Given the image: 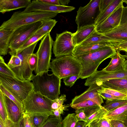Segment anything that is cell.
<instances>
[{
	"label": "cell",
	"mask_w": 127,
	"mask_h": 127,
	"mask_svg": "<svg viewBox=\"0 0 127 127\" xmlns=\"http://www.w3.org/2000/svg\"><path fill=\"white\" fill-rule=\"evenodd\" d=\"M114 46H106L95 51L74 57L81 63L82 67L79 77L87 78L97 70L100 64L107 58H111L116 53Z\"/></svg>",
	"instance_id": "1"
},
{
	"label": "cell",
	"mask_w": 127,
	"mask_h": 127,
	"mask_svg": "<svg viewBox=\"0 0 127 127\" xmlns=\"http://www.w3.org/2000/svg\"><path fill=\"white\" fill-rule=\"evenodd\" d=\"M47 71L33 75L31 78L34 90L52 100L57 99L60 94L61 79Z\"/></svg>",
	"instance_id": "2"
},
{
	"label": "cell",
	"mask_w": 127,
	"mask_h": 127,
	"mask_svg": "<svg viewBox=\"0 0 127 127\" xmlns=\"http://www.w3.org/2000/svg\"><path fill=\"white\" fill-rule=\"evenodd\" d=\"M58 14L53 12L16 11L13 13L9 19L3 22L0 29L14 31L23 26L52 19Z\"/></svg>",
	"instance_id": "3"
},
{
	"label": "cell",
	"mask_w": 127,
	"mask_h": 127,
	"mask_svg": "<svg viewBox=\"0 0 127 127\" xmlns=\"http://www.w3.org/2000/svg\"><path fill=\"white\" fill-rule=\"evenodd\" d=\"M50 68L52 73L61 79L70 76L80 75L82 69L81 63L72 55L52 59Z\"/></svg>",
	"instance_id": "4"
},
{
	"label": "cell",
	"mask_w": 127,
	"mask_h": 127,
	"mask_svg": "<svg viewBox=\"0 0 127 127\" xmlns=\"http://www.w3.org/2000/svg\"><path fill=\"white\" fill-rule=\"evenodd\" d=\"M53 101V100L33 90L22 102L24 113L54 115L51 108Z\"/></svg>",
	"instance_id": "5"
},
{
	"label": "cell",
	"mask_w": 127,
	"mask_h": 127,
	"mask_svg": "<svg viewBox=\"0 0 127 127\" xmlns=\"http://www.w3.org/2000/svg\"><path fill=\"white\" fill-rule=\"evenodd\" d=\"M31 81L21 80L0 73V84L22 103L30 93L34 90Z\"/></svg>",
	"instance_id": "6"
},
{
	"label": "cell",
	"mask_w": 127,
	"mask_h": 127,
	"mask_svg": "<svg viewBox=\"0 0 127 127\" xmlns=\"http://www.w3.org/2000/svg\"><path fill=\"white\" fill-rule=\"evenodd\" d=\"M42 21L23 26L14 30L9 45V54L15 52L31 37L41 26Z\"/></svg>",
	"instance_id": "7"
},
{
	"label": "cell",
	"mask_w": 127,
	"mask_h": 127,
	"mask_svg": "<svg viewBox=\"0 0 127 127\" xmlns=\"http://www.w3.org/2000/svg\"><path fill=\"white\" fill-rule=\"evenodd\" d=\"M100 0H91L86 5L80 7L77 11L75 21L77 31L85 27L95 25L100 13L99 4Z\"/></svg>",
	"instance_id": "8"
},
{
	"label": "cell",
	"mask_w": 127,
	"mask_h": 127,
	"mask_svg": "<svg viewBox=\"0 0 127 127\" xmlns=\"http://www.w3.org/2000/svg\"><path fill=\"white\" fill-rule=\"evenodd\" d=\"M53 42L50 33L46 35L41 40L38 48L36 53L38 62L36 68L34 72L36 74L49 71Z\"/></svg>",
	"instance_id": "9"
},
{
	"label": "cell",
	"mask_w": 127,
	"mask_h": 127,
	"mask_svg": "<svg viewBox=\"0 0 127 127\" xmlns=\"http://www.w3.org/2000/svg\"><path fill=\"white\" fill-rule=\"evenodd\" d=\"M73 33L67 31L56 34L53 46L55 57L72 55L75 47L73 41Z\"/></svg>",
	"instance_id": "10"
},
{
	"label": "cell",
	"mask_w": 127,
	"mask_h": 127,
	"mask_svg": "<svg viewBox=\"0 0 127 127\" xmlns=\"http://www.w3.org/2000/svg\"><path fill=\"white\" fill-rule=\"evenodd\" d=\"M38 42H36L21 51L16 52L10 55H16L20 59L21 62L17 78L22 80H31V78L33 75L32 71L30 69L28 63V60L30 56L33 52Z\"/></svg>",
	"instance_id": "11"
},
{
	"label": "cell",
	"mask_w": 127,
	"mask_h": 127,
	"mask_svg": "<svg viewBox=\"0 0 127 127\" xmlns=\"http://www.w3.org/2000/svg\"><path fill=\"white\" fill-rule=\"evenodd\" d=\"M75 8L72 6L51 4L42 2L40 0H34L31 1L23 11L25 12H53L58 13L70 12Z\"/></svg>",
	"instance_id": "12"
},
{
	"label": "cell",
	"mask_w": 127,
	"mask_h": 127,
	"mask_svg": "<svg viewBox=\"0 0 127 127\" xmlns=\"http://www.w3.org/2000/svg\"><path fill=\"white\" fill-rule=\"evenodd\" d=\"M118 79H127V70H123L114 72L107 71L103 70H97L87 78L84 85L90 86L92 84L97 83L101 85V84L104 81Z\"/></svg>",
	"instance_id": "13"
},
{
	"label": "cell",
	"mask_w": 127,
	"mask_h": 127,
	"mask_svg": "<svg viewBox=\"0 0 127 127\" xmlns=\"http://www.w3.org/2000/svg\"><path fill=\"white\" fill-rule=\"evenodd\" d=\"M122 0L110 16L96 27L95 30L97 32L103 34L112 30L120 25L124 6Z\"/></svg>",
	"instance_id": "14"
},
{
	"label": "cell",
	"mask_w": 127,
	"mask_h": 127,
	"mask_svg": "<svg viewBox=\"0 0 127 127\" xmlns=\"http://www.w3.org/2000/svg\"><path fill=\"white\" fill-rule=\"evenodd\" d=\"M101 87V85L97 83L92 84L83 93L76 96L72 99L70 105L88 99L93 100L99 105H101L103 103V101L102 97L98 94L97 92Z\"/></svg>",
	"instance_id": "15"
},
{
	"label": "cell",
	"mask_w": 127,
	"mask_h": 127,
	"mask_svg": "<svg viewBox=\"0 0 127 127\" xmlns=\"http://www.w3.org/2000/svg\"><path fill=\"white\" fill-rule=\"evenodd\" d=\"M3 95L8 119L13 123L17 122L23 117L24 112L6 96L4 94Z\"/></svg>",
	"instance_id": "16"
},
{
	"label": "cell",
	"mask_w": 127,
	"mask_h": 127,
	"mask_svg": "<svg viewBox=\"0 0 127 127\" xmlns=\"http://www.w3.org/2000/svg\"><path fill=\"white\" fill-rule=\"evenodd\" d=\"M118 43L112 42H104L89 44L83 46H77L75 47L72 55L75 57L78 56L106 46H114L115 47Z\"/></svg>",
	"instance_id": "17"
},
{
	"label": "cell",
	"mask_w": 127,
	"mask_h": 127,
	"mask_svg": "<svg viewBox=\"0 0 127 127\" xmlns=\"http://www.w3.org/2000/svg\"><path fill=\"white\" fill-rule=\"evenodd\" d=\"M31 2V0H0V12H7L26 8Z\"/></svg>",
	"instance_id": "18"
},
{
	"label": "cell",
	"mask_w": 127,
	"mask_h": 127,
	"mask_svg": "<svg viewBox=\"0 0 127 127\" xmlns=\"http://www.w3.org/2000/svg\"><path fill=\"white\" fill-rule=\"evenodd\" d=\"M84 111L87 117V121L85 122V127L94 120L103 118L108 111L101 105L82 108Z\"/></svg>",
	"instance_id": "19"
},
{
	"label": "cell",
	"mask_w": 127,
	"mask_h": 127,
	"mask_svg": "<svg viewBox=\"0 0 127 127\" xmlns=\"http://www.w3.org/2000/svg\"><path fill=\"white\" fill-rule=\"evenodd\" d=\"M111 58V59L108 65L102 70L108 72H114L124 70L123 65L127 58V55L121 54L118 50Z\"/></svg>",
	"instance_id": "20"
},
{
	"label": "cell",
	"mask_w": 127,
	"mask_h": 127,
	"mask_svg": "<svg viewBox=\"0 0 127 127\" xmlns=\"http://www.w3.org/2000/svg\"><path fill=\"white\" fill-rule=\"evenodd\" d=\"M95 25L88 26L81 28L73 33V39L75 46L88 38L95 31Z\"/></svg>",
	"instance_id": "21"
},
{
	"label": "cell",
	"mask_w": 127,
	"mask_h": 127,
	"mask_svg": "<svg viewBox=\"0 0 127 127\" xmlns=\"http://www.w3.org/2000/svg\"><path fill=\"white\" fill-rule=\"evenodd\" d=\"M103 118L109 120H116L124 123L127 122V103L108 112Z\"/></svg>",
	"instance_id": "22"
},
{
	"label": "cell",
	"mask_w": 127,
	"mask_h": 127,
	"mask_svg": "<svg viewBox=\"0 0 127 127\" xmlns=\"http://www.w3.org/2000/svg\"><path fill=\"white\" fill-rule=\"evenodd\" d=\"M120 42L127 40V25H120L114 29L102 34Z\"/></svg>",
	"instance_id": "23"
},
{
	"label": "cell",
	"mask_w": 127,
	"mask_h": 127,
	"mask_svg": "<svg viewBox=\"0 0 127 127\" xmlns=\"http://www.w3.org/2000/svg\"><path fill=\"white\" fill-rule=\"evenodd\" d=\"M14 31L0 29V55H6L9 50L10 39Z\"/></svg>",
	"instance_id": "24"
},
{
	"label": "cell",
	"mask_w": 127,
	"mask_h": 127,
	"mask_svg": "<svg viewBox=\"0 0 127 127\" xmlns=\"http://www.w3.org/2000/svg\"><path fill=\"white\" fill-rule=\"evenodd\" d=\"M104 42H112L117 43L120 42L102 34L99 33L95 30L89 37L78 46H83L89 44Z\"/></svg>",
	"instance_id": "25"
},
{
	"label": "cell",
	"mask_w": 127,
	"mask_h": 127,
	"mask_svg": "<svg viewBox=\"0 0 127 127\" xmlns=\"http://www.w3.org/2000/svg\"><path fill=\"white\" fill-rule=\"evenodd\" d=\"M101 86L104 88L120 90L127 91V79H112L103 82Z\"/></svg>",
	"instance_id": "26"
},
{
	"label": "cell",
	"mask_w": 127,
	"mask_h": 127,
	"mask_svg": "<svg viewBox=\"0 0 127 127\" xmlns=\"http://www.w3.org/2000/svg\"><path fill=\"white\" fill-rule=\"evenodd\" d=\"M122 0H113L108 6L100 13L96 21V27L107 18L116 9Z\"/></svg>",
	"instance_id": "27"
},
{
	"label": "cell",
	"mask_w": 127,
	"mask_h": 127,
	"mask_svg": "<svg viewBox=\"0 0 127 127\" xmlns=\"http://www.w3.org/2000/svg\"><path fill=\"white\" fill-rule=\"evenodd\" d=\"M41 26L36 32L34 34L45 35L50 33L51 30L55 26L57 21L55 19H50L42 21Z\"/></svg>",
	"instance_id": "28"
},
{
	"label": "cell",
	"mask_w": 127,
	"mask_h": 127,
	"mask_svg": "<svg viewBox=\"0 0 127 127\" xmlns=\"http://www.w3.org/2000/svg\"><path fill=\"white\" fill-rule=\"evenodd\" d=\"M97 92L98 93H104L109 94L119 99H127V91L126 90H120L105 88L101 86Z\"/></svg>",
	"instance_id": "29"
},
{
	"label": "cell",
	"mask_w": 127,
	"mask_h": 127,
	"mask_svg": "<svg viewBox=\"0 0 127 127\" xmlns=\"http://www.w3.org/2000/svg\"><path fill=\"white\" fill-rule=\"evenodd\" d=\"M29 114L34 127H41L50 116L40 114Z\"/></svg>",
	"instance_id": "30"
},
{
	"label": "cell",
	"mask_w": 127,
	"mask_h": 127,
	"mask_svg": "<svg viewBox=\"0 0 127 127\" xmlns=\"http://www.w3.org/2000/svg\"><path fill=\"white\" fill-rule=\"evenodd\" d=\"M21 64L20 59L16 55H12L11 56L10 59L7 64L15 74L17 78Z\"/></svg>",
	"instance_id": "31"
},
{
	"label": "cell",
	"mask_w": 127,
	"mask_h": 127,
	"mask_svg": "<svg viewBox=\"0 0 127 127\" xmlns=\"http://www.w3.org/2000/svg\"><path fill=\"white\" fill-rule=\"evenodd\" d=\"M127 103V99H121L110 101L106 100L103 107L108 111L110 112Z\"/></svg>",
	"instance_id": "32"
},
{
	"label": "cell",
	"mask_w": 127,
	"mask_h": 127,
	"mask_svg": "<svg viewBox=\"0 0 127 127\" xmlns=\"http://www.w3.org/2000/svg\"><path fill=\"white\" fill-rule=\"evenodd\" d=\"M62 118H58L50 115L41 127H62Z\"/></svg>",
	"instance_id": "33"
},
{
	"label": "cell",
	"mask_w": 127,
	"mask_h": 127,
	"mask_svg": "<svg viewBox=\"0 0 127 127\" xmlns=\"http://www.w3.org/2000/svg\"><path fill=\"white\" fill-rule=\"evenodd\" d=\"M45 35L39 34H34L29 38L18 50L10 54V55L15 52L21 51L34 43L38 42L39 41L41 40Z\"/></svg>",
	"instance_id": "34"
},
{
	"label": "cell",
	"mask_w": 127,
	"mask_h": 127,
	"mask_svg": "<svg viewBox=\"0 0 127 127\" xmlns=\"http://www.w3.org/2000/svg\"><path fill=\"white\" fill-rule=\"evenodd\" d=\"M0 73L18 79L13 71L5 63L1 56H0Z\"/></svg>",
	"instance_id": "35"
},
{
	"label": "cell",
	"mask_w": 127,
	"mask_h": 127,
	"mask_svg": "<svg viewBox=\"0 0 127 127\" xmlns=\"http://www.w3.org/2000/svg\"><path fill=\"white\" fill-rule=\"evenodd\" d=\"M98 105H99L94 100L92 99H88L82 101L77 104L70 105V106L72 108L76 110Z\"/></svg>",
	"instance_id": "36"
},
{
	"label": "cell",
	"mask_w": 127,
	"mask_h": 127,
	"mask_svg": "<svg viewBox=\"0 0 127 127\" xmlns=\"http://www.w3.org/2000/svg\"><path fill=\"white\" fill-rule=\"evenodd\" d=\"M75 113L69 114L62 121V127H74L77 122Z\"/></svg>",
	"instance_id": "37"
},
{
	"label": "cell",
	"mask_w": 127,
	"mask_h": 127,
	"mask_svg": "<svg viewBox=\"0 0 127 127\" xmlns=\"http://www.w3.org/2000/svg\"><path fill=\"white\" fill-rule=\"evenodd\" d=\"M0 117L5 124L8 117L4 103L3 94L0 90Z\"/></svg>",
	"instance_id": "38"
},
{
	"label": "cell",
	"mask_w": 127,
	"mask_h": 127,
	"mask_svg": "<svg viewBox=\"0 0 127 127\" xmlns=\"http://www.w3.org/2000/svg\"><path fill=\"white\" fill-rule=\"evenodd\" d=\"M0 90L10 99L14 102L24 112V108L22 103L18 101L10 92L7 90L1 84H0Z\"/></svg>",
	"instance_id": "39"
},
{
	"label": "cell",
	"mask_w": 127,
	"mask_h": 127,
	"mask_svg": "<svg viewBox=\"0 0 127 127\" xmlns=\"http://www.w3.org/2000/svg\"><path fill=\"white\" fill-rule=\"evenodd\" d=\"M66 100L65 95H62L55 100H53L51 106V108L53 112L54 110L58 109L63 105L64 102Z\"/></svg>",
	"instance_id": "40"
},
{
	"label": "cell",
	"mask_w": 127,
	"mask_h": 127,
	"mask_svg": "<svg viewBox=\"0 0 127 127\" xmlns=\"http://www.w3.org/2000/svg\"><path fill=\"white\" fill-rule=\"evenodd\" d=\"M37 62L38 58L36 53L32 54L29 58L28 63L30 68L32 71L36 70Z\"/></svg>",
	"instance_id": "41"
},
{
	"label": "cell",
	"mask_w": 127,
	"mask_h": 127,
	"mask_svg": "<svg viewBox=\"0 0 127 127\" xmlns=\"http://www.w3.org/2000/svg\"><path fill=\"white\" fill-rule=\"evenodd\" d=\"M79 78V75H77L68 76L63 79L65 85L71 87L73 85L76 80Z\"/></svg>",
	"instance_id": "42"
},
{
	"label": "cell",
	"mask_w": 127,
	"mask_h": 127,
	"mask_svg": "<svg viewBox=\"0 0 127 127\" xmlns=\"http://www.w3.org/2000/svg\"><path fill=\"white\" fill-rule=\"evenodd\" d=\"M75 113V117L77 121H82L85 122H87L86 115L82 109L76 110Z\"/></svg>",
	"instance_id": "43"
},
{
	"label": "cell",
	"mask_w": 127,
	"mask_h": 127,
	"mask_svg": "<svg viewBox=\"0 0 127 127\" xmlns=\"http://www.w3.org/2000/svg\"><path fill=\"white\" fill-rule=\"evenodd\" d=\"M69 106V105L68 104L63 105L58 109L54 110L53 111L54 116L58 118H62L61 115L63 114L64 111L68 110L67 108Z\"/></svg>",
	"instance_id": "44"
},
{
	"label": "cell",
	"mask_w": 127,
	"mask_h": 127,
	"mask_svg": "<svg viewBox=\"0 0 127 127\" xmlns=\"http://www.w3.org/2000/svg\"><path fill=\"white\" fill-rule=\"evenodd\" d=\"M113 0H100L99 8L100 13L102 11L110 4Z\"/></svg>",
	"instance_id": "45"
},
{
	"label": "cell",
	"mask_w": 127,
	"mask_h": 127,
	"mask_svg": "<svg viewBox=\"0 0 127 127\" xmlns=\"http://www.w3.org/2000/svg\"><path fill=\"white\" fill-rule=\"evenodd\" d=\"M23 118L25 127H34L28 114L24 113Z\"/></svg>",
	"instance_id": "46"
},
{
	"label": "cell",
	"mask_w": 127,
	"mask_h": 127,
	"mask_svg": "<svg viewBox=\"0 0 127 127\" xmlns=\"http://www.w3.org/2000/svg\"><path fill=\"white\" fill-rule=\"evenodd\" d=\"M120 25H127V7L123 6Z\"/></svg>",
	"instance_id": "47"
},
{
	"label": "cell",
	"mask_w": 127,
	"mask_h": 127,
	"mask_svg": "<svg viewBox=\"0 0 127 127\" xmlns=\"http://www.w3.org/2000/svg\"><path fill=\"white\" fill-rule=\"evenodd\" d=\"M115 48L116 50L124 51L127 53V40L118 43Z\"/></svg>",
	"instance_id": "48"
},
{
	"label": "cell",
	"mask_w": 127,
	"mask_h": 127,
	"mask_svg": "<svg viewBox=\"0 0 127 127\" xmlns=\"http://www.w3.org/2000/svg\"><path fill=\"white\" fill-rule=\"evenodd\" d=\"M98 94L104 98L106 100L110 101L114 100L119 99L112 96L110 94L104 93H98Z\"/></svg>",
	"instance_id": "49"
},
{
	"label": "cell",
	"mask_w": 127,
	"mask_h": 127,
	"mask_svg": "<svg viewBox=\"0 0 127 127\" xmlns=\"http://www.w3.org/2000/svg\"><path fill=\"white\" fill-rule=\"evenodd\" d=\"M110 121L111 124L114 127H126L124 123L122 122L116 120H110Z\"/></svg>",
	"instance_id": "50"
},
{
	"label": "cell",
	"mask_w": 127,
	"mask_h": 127,
	"mask_svg": "<svg viewBox=\"0 0 127 127\" xmlns=\"http://www.w3.org/2000/svg\"><path fill=\"white\" fill-rule=\"evenodd\" d=\"M99 127H114L111 124L109 120L104 118L100 122Z\"/></svg>",
	"instance_id": "51"
},
{
	"label": "cell",
	"mask_w": 127,
	"mask_h": 127,
	"mask_svg": "<svg viewBox=\"0 0 127 127\" xmlns=\"http://www.w3.org/2000/svg\"><path fill=\"white\" fill-rule=\"evenodd\" d=\"M42 2L51 4L60 5L59 0H40Z\"/></svg>",
	"instance_id": "52"
},
{
	"label": "cell",
	"mask_w": 127,
	"mask_h": 127,
	"mask_svg": "<svg viewBox=\"0 0 127 127\" xmlns=\"http://www.w3.org/2000/svg\"><path fill=\"white\" fill-rule=\"evenodd\" d=\"M13 127H25L23 116L18 122L14 123Z\"/></svg>",
	"instance_id": "53"
},
{
	"label": "cell",
	"mask_w": 127,
	"mask_h": 127,
	"mask_svg": "<svg viewBox=\"0 0 127 127\" xmlns=\"http://www.w3.org/2000/svg\"><path fill=\"white\" fill-rule=\"evenodd\" d=\"M60 4L62 5L66 6L70 2V0H59Z\"/></svg>",
	"instance_id": "54"
},
{
	"label": "cell",
	"mask_w": 127,
	"mask_h": 127,
	"mask_svg": "<svg viewBox=\"0 0 127 127\" xmlns=\"http://www.w3.org/2000/svg\"><path fill=\"white\" fill-rule=\"evenodd\" d=\"M85 122L84 121H77L74 127H85Z\"/></svg>",
	"instance_id": "55"
},
{
	"label": "cell",
	"mask_w": 127,
	"mask_h": 127,
	"mask_svg": "<svg viewBox=\"0 0 127 127\" xmlns=\"http://www.w3.org/2000/svg\"><path fill=\"white\" fill-rule=\"evenodd\" d=\"M0 127H5V124L1 118L0 117Z\"/></svg>",
	"instance_id": "56"
},
{
	"label": "cell",
	"mask_w": 127,
	"mask_h": 127,
	"mask_svg": "<svg viewBox=\"0 0 127 127\" xmlns=\"http://www.w3.org/2000/svg\"><path fill=\"white\" fill-rule=\"evenodd\" d=\"M124 70H127V60L125 61L123 65Z\"/></svg>",
	"instance_id": "57"
},
{
	"label": "cell",
	"mask_w": 127,
	"mask_h": 127,
	"mask_svg": "<svg viewBox=\"0 0 127 127\" xmlns=\"http://www.w3.org/2000/svg\"><path fill=\"white\" fill-rule=\"evenodd\" d=\"M125 126L126 127H127V122L126 123H124Z\"/></svg>",
	"instance_id": "58"
},
{
	"label": "cell",
	"mask_w": 127,
	"mask_h": 127,
	"mask_svg": "<svg viewBox=\"0 0 127 127\" xmlns=\"http://www.w3.org/2000/svg\"><path fill=\"white\" fill-rule=\"evenodd\" d=\"M126 7H127V6H126Z\"/></svg>",
	"instance_id": "59"
}]
</instances>
